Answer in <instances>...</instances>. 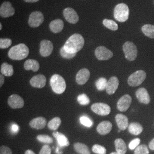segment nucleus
<instances>
[{"label": "nucleus", "instance_id": "obj_26", "mask_svg": "<svg viewBox=\"0 0 154 154\" xmlns=\"http://www.w3.org/2000/svg\"><path fill=\"white\" fill-rule=\"evenodd\" d=\"M114 143L116 151L119 154H125L126 153V144L123 139L121 138L116 139Z\"/></svg>", "mask_w": 154, "mask_h": 154}, {"label": "nucleus", "instance_id": "obj_41", "mask_svg": "<svg viewBox=\"0 0 154 154\" xmlns=\"http://www.w3.org/2000/svg\"><path fill=\"white\" fill-rule=\"evenodd\" d=\"M51 149L49 146L45 144L41 149L39 154H51Z\"/></svg>", "mask_w": 154, "mask_h": 154}, {"label": "nucleus", "instance_id": "obj_22", "mask_svg": "<svg viewBox=\"0 0 154 154\" xmlns=\"http://www.w3.org/2000/svg\"><path fill=\"white\" fill-rule=\"evenodd\" d=\"M63 26L64 23L61 19H56L50 23V29L53 33H60L63 30Z\"/></svg>", "mask_w": 154, "mask_h": 154}, {"label": "nucleus", "instance_id": "obj_21", "mask_svg": "<svg viewBox=\"0 0 154 154\" xmlns=\"http://www.w3.org/2000/svg\"><path fill=\"white\" fill-rule=\"evenodd\" d=\"M112 128V123L109 121H103L100 123L97 128V130L99 134L105 135L110 133Z\"/></svg>", "mask_w": 154, "mask_h": 154}, {"label": "nucleus", "instance_id": "obj_1", "mask_svg": "<svg viewBox=\"0 0 154 154\" xmlns=\"http://www.w3.org/2000/svg\"><path fill=\"white\" fill-rule=\"evenodd\" d=\"M85 44V40L79 34H74L66 41L63 48L66 51L70 53L77 54L82 49Z\"/></svg>", "mask_w": 154, "mask_h": 154}, {"label": "nucleus", "instance_id": "obj_18", "mask_svg": "<svg viewBox=\"0 0 154 154\" xmlns=\"http://www.w3.org/2000/svg\"><path fill=\"white\" fill-rule=\"evenodd\" d=\"M119 86V80L116 77L110 78L107 82L106 86V92L109 95H112L116 93Z\"/></svg>", "mask_w": 154, "mask_h": 154}, {"label": "nucleus", "instance_id": "obj_13", "mask_svg": "<svg viewBox=\"0 0 154 154\" xmlns=\"http://www.w3.org/2000/svg\"><path fill=\"white\" fill-rule=\"evenodd\" d=\"M63 14L66 21L72 24H75L79 21V16L73 9L67 8L63 11Z\"/></svg>", "mask_w": 154, "mask_h": 154}, {"label": "nucleus", "instance_id": "obj_8", "mask_svg": "<svg viewBox=\"0 0 154 154\" xmlns=\"http://www.w3.org/2000/svg\"><path fill=\"white\" fill-rule=\"evenodd\" d=\"M95 55L99 61H106L113 57V53L105 46H100L95 50Z\"/></svg>", "mask_w": 154, "mask_h": 154}, {"label": "nucleus", "instance_id": "obj_7", "mask_svg": "<svg viewBox=\"0 0 154 154\" xmlns=\"http://www.w3.org/2000/svg\"><path fill=\"white\" fill-rule=\"evenodd\" d=\"M44 15L41 11H34L30 14L28 23L32 28H37L44 22Z\"/></svg>", "mask_w": 154, "mask_h": 154}, {"label": "nucleus", "instance_id": "obj_33", "mask_svg": "<svg viewBox=\"0 0 154 154\" xmlns=\"http://www.w3.org/2000/svg\"><path fill=\"white\" fill-rule=\"evenodd\" d=\"M77 100L80 105H83V106L88 105L90 102L88 97L85 94L79 95L77 98Z\"/></svg>", "mask_w": 154, "mask_h": 154}, {"label": "nucleus", "instance_id": "obj_6", "mask_svg": "<svg viewBox=\"0 0 154 154\" xmlns=\"http://www.w3.org/2000/svg\"><path fill=\"white\" fill-rule=\"evenodd\" d=\"M146 73L143 70H138L130 75L127 80L128 84L131 87L140 85L146 78Z\"/></svg>", "mask_w": 154, "mask_h": 154}, {"label": "nucleus", "instance_id": "obj_39", "mask_svg": "<svg viewBox=\"0 0 154 154\" xmlns=\"http://www.w3.org/2000/svg\"><path fill=\"white\" fill-rule=\"evenodd\" d=\"M80 122L85 126L90 127L93 125V122L86 116H82L80 118Z\"/></svg>", "mask_w": 154, "mask_h": 154}, {"label": "nucleus", "instance_id": "obj_43", "mask_svg": "<svg viewBox=\"0 0 154 154\" xmlns=\"http://www.w3.org/2000/svg\"><path fill=\"white\" fill-rule=\"evenodd\" d=\"M11 130L13 132H17L18 131V126L16 124H14L11 126Z\"/></svg>", "mask_w": 154, "mask_h": 154}, {"label": "nucleus", "instance_id": "obj_42", "mask_svg": "<svg viewBox=\"0 0 154 154\" xmlns=\"http://www.w3.org/2000/svg\"><path fill=\"white\" fill-rule=\"evenodd\" d=\"M0 154H12V151L9 147L2 146L0 148Z\"/></svg>", "mask_w": 154, "mask_h": 154}, {"label": "nucleus", "instance_id": "obj_45", "mask_svg": "<svg viewBox=\"0 0 154 154\" xmlns=\"http://www.w3.org/2000/svg\"><path fill=\"white\" fill-rule=\"evenodd\" d=\"M149 148L151 150H154V138L149 142Z\"/></svg>", "mask_w": 154, "mask_h": 154}, {"label": "nucleus", "instance_id": "obj_44", "mask_svg": "<svg viewBox=\"0 0 154 154\" xmlns=\"http://www.w3.org/2000/svg\"><path fill=\"white\" fill-rule=\"evenodd\" d=\"M4 81H5L4 75H2V74H1V75H0V87L2 86V85H4Z\"/></svg>", "mask_w": 154, "mask_h": 154}, {"label": "nucleus", "instance_id": "obj_30", "mask_svg": "<svg viewBox=\"0 0 154 154\" xmlns=\"http://www.w3.org/2000/svg\"><path fill=\"white\" fill-rule=\"evenodd\" d=\"M61 124V119L59 117H55L51 119L48 124V128L52 130H57Z\"/></svg>", "mask_w": 154, "mask_h": 154}, {"label": "nucleus", "instance_id": "obj_27", "mask_svg": "<svg viewBox=\"0 0 154 154\" xmlns=\"http://www.w3.org/2000/svg\"><path fill=\"white\" fill-rule=\"evenodd\" d=\"M1 72L6 77H11L13 74V67L8 63H3L1 66Z\"/></svg>", "mask_w": 154, "mask_h": 154}, {"label": "nucleus", "instance_id": "obj_10", "mask_svg": "<svg viewBox=\"0 0 154 154\" xmlns=\"http://www.w3.org/2000/svg\"><path fill=\"white\" fill-rule=\"evenodd\" d=\"M132 98L128 94L122 96L117 102V109L121 112H125L128 109L131 104Z\"/></svg>", "mask_w": 154, "mask_h": 154}, {"label": "nucleus", "instance_id": "obj_12", "mask_svg": "<svg viewBox=\"0 0 154 154\" xmlns=\"http://www.w3.org/2000/svg\"><path fill=\"white\" fill-rule=\"evenodd\" d=\"M15 13V9L11 5L10 2L6 1L2 3L0 7V16L3 18H8L13 16Z\"/></svg>", "mask_w": 154, "mask_h": 154}, {"label": "nucleus", "instance_id": "obj_16", "mask_svg": "<svg viewBox=\"0 0 154 154\" xmlns=\"http://www.w3.org/2000/svg\"><path fill=\"white\" fill-rule=\"evenodd\" d=\"M136 97L140 103L149 104L150 102V97L147 90L144 88H138L136 93Z\"/></svg>", "mask_w": 154, "mask_h": 154}, {"label": "nucleus", "instance_id": "obj_4", "mask_svg": "<svg viewBox=\"0 0 154 154\" xmlns=\"http://www.w3.org/2000/svg\"><path fill=\"white\" fill-rule=\"evenodd\" d=\"M130 10L126 4L120 3L116 5L114 11V16L116 21L120 22L126 21L129 17Z\"/></svg>", "mask_w": 154, "mask_h": 154}, {"label": "nucleus", "instance_id": "obj_36", "mask_svg": "<svg viewBox=\"0 0 154 154\" xmlns=\"http://www.w3.org/2000/svg\"><path fill=\"white\" fill-rule=\"evenodd\" d=\"M92 150L94 153L97 154H106L107 152V150L105 147L99 144L94 145Z\"/></svg>", "mask_w": 154, "mask_h": 154}, {"label": "nucleus", "instance_id": "obj_48", "mask_svg": "<svg viewBox=\"0 0 154 154\" xmlns=\"http://www.w3.org/2000/svg\"><path fill=\"white\" fill-rule=\"evenodd\" d=\"M56 152L59 154H62V152H61V151H60V149H59L58 148H57V151H56Z\"/></svg>", "mask_w": 154, "mask_h": 154}, {"label": "nucleus", "instance_id": "obj_25", "mask_svg": "<svg viewBox=\"0 0 154 154\" xmlns=\"http://www.w3.org/2000/svg\"><path fill=\"white\" fill-rule=\"evenodd\" d=\"M128 131L134 135H138L140 134L143 130V126L137 122H132L130 123L128 127Z\"/></svg>", "mask_w": 154, "mask_h": 154}, {"label": "nucleus", "instance_id": "obj_38", "mask_svg": "<svg viewBox=\"0 0 154 154\" xmlns=\"http://www.w3.org/2000/svg\"><path fill=\"white\" fill-rule=\"evenodd\" d=\"M60 54L62 57H63L65 59H72L77 54H72V53H68L65 50L63 46L61 48V49H60Z\"/></svg>", "mask_w": 154, "mask_h": 154}, {"label": "nucleus", "instance_id": "obj_23", "mask_svg": "<svg viewBox=\"0 0 154 154\" xmlns=\"http://www.w3.org/2000/svg\"><path fill=\"white\" fill-rule=\"evenodd\" d=\"M53 136L56 139L58 144L61 147H66L70 144V142L65 135L61 132L54 131L53 133Z\"/></svg>", "mask_w": 154, "mask_h": 154}, {"label": "nucleus", "instance_id": "obj_20", "mask_svg": "<svg viewBox=\"0 0 154 154\" xmlns=\"http://www.w3.org/2000/svg\"><path fill=\"white\" fill-rule=\"evenodd\" d=\"M47 121L45 118L44 117H37L34 119H33L29 123V125L32 128L37 129V130H41L46 126Z\"/></svg>", "mask_w": 154, "mask_h": 154}, {"label": "nucleus", "instance_id": "obj_29", "mask_svg": "<svg viewBox=\"0 0 154 154\" xmlns=\"http://www.w3.org/2000/svg\"><path fill=\"white\" fill-rule=\"evenodd\" d=\"M74 147L79 154H90L88 147L83 143H75L74 145Z\"/></svg>", "mask_w": 154, "mask_h": 154}, {"label": "nucleus", "instance_id": "obj_49", "mask_svg": "<svg viewBox=\"0 0 154 154\" xmlns=\"http://www.w3.org/2000/svg\"><path fill=\"white\" fill-rule=\"evenodd\" d=\"M110 154H119V153H118L117 152H112V153H111Z\"/></svg>", "mask_w": 154, "mask_h": 154}, {"label": "nucleus", "instance_id": "obj_9", "mask_svg": "<svg viewBox=\"0 0 154 154\" xmlns=\"http://www.w3.org/2000/svg\"><path fill=\"white\" fill-rule=\"evenodd\" d=\"M91 109L95 114L101 116L109 115L111 112V107L104 103H95L91 106Z\"/></svg>", "mask_w": 154, "mask_h": 154}, {"label": "nucleus", "instance_id": "obj_40", "mask_svg": "<svg viewBox=\"0 0 154 154\" xmlns=\"http://www.w3.org/2000/svg\"><path fill=\"white\" fill-rule=\"evenodd\" d=\"M140 143V139L139 138H136L135 139H133L130 142V143H129V145H128V147L131 150L135 149L139 146Z\"/></svg>", "mask_w": 154, "mask_h": 154}, {"label": "nucleus", "instance_id": "obj_15", "mask_svg": "<svg viewBox=\"0 0 154 154\" xmlns=\"http://www.w3.org/2000/svg\"><path fill=\"white\" fill-rule=\"evenodd\" d=\"M46 78L45 76L42 74L35 75L30 80V85L35 88H42L46 85Z\"/></svg>", "mask_w": 154, "mask_h": 154}, {"label": "nucleus", "instance_id": "obj_24", "mask_svg": "<svg viewBox=\"0 0 154 154\" xmlns=\"http://www.w3.org/2000/svg\"><path fill=\"white\" fill-rule=\"evenodd\" d=\"M24 68L26 70H32L33 72H37L39 69L38 62L35 60L29 59L25 61L24 63Z\"/></svg>", "mask_w": 154, "mask_h": 154}, {"label": "nucleus", "instance_id": "obj_51", "mask_svg": "<svg viewBox=\"0 0 154 154\" xmlns=\"http://www.w3.org/2000/svg\"><path fill=\"white\" fill-rule=\"evenodd\" d=\"M121 131V130H118V132H119L120 131Z\"/></svg>", "mask_w": 154, "mask_h": 154}, {"label": "nucleus", "instance_id": "obj_31", "mask_svg": "<svg viewBox=\"0 0 154 154\" xmlns=\"http://www.w3.org/2000/svg\"><path fill=\"white\" fill-rule=\"evenodd\" d=\"M103 24L106 28L110 29L112 31H116L118 29V26L116 22L114 21L113 20H109V19H105L103 21Z\"/></svg>", "mask_w": 154, "mask_h": 154}, {"label": "nucleus", "instance_id": "obj_35", "mask_svg": "<svg viewBox=\"0 0 154 154\" xmlns=\"http://www.w3.org/2000/svg\"><path fill=\"white\" fill-rule=\"evenodd\" d=\"M37 139L41 143L50 144L53 142V138L47 135H39L37 137Z\"/></svg>", "mask_w": 154, "mask_h": 154}, {"label": "nucleus", "instance_id": "obj_50", "mask_svg": "<svg viewBox=\"0 0 154 154\" xmlns=\"http://www.w3.org/2000/svg\"><path fill=\"white\" fill-rule=\"evenodd\" d=\"M2 24L1 23H0V30H2Z\"/></svg>", "mask_w": 154, "mask_h": 154}, {"label": "nucleus", "instance_id": "obj_28", "mask_svg": "<svg viewBox=\"0 0 154 154\" xmlns=\"http://www.w3.org/2000/svg\"><path fill=\"white\" fill-rule=\"evenodd\" d=\"M142 33L149 38L154 39V25L146 24L142 27Z\"/></svg>", "mask_w": 154, "mask_h": 154}, {"label": "nucleus", "instance_id": "obj_11", "mask_svg": "<svg viewBox=\"0 0 154 154\" xmlns=\"http://www.w3.org/2000/svg\"><path fill=\"white\" fill-rule=\"evenodd\" d=\"M53 45L52 42L49 40H42L40 43L39 53L44 57L49 56L53 52Z\"/></svg>", "mask_w": 154, "mask_h": 154}, {"label": "nucleus", "instance_id": "obj_32", "mask_svg": "<svg viewBox=\"0 0 154 154\" xmlns=\"http://www.w3.org/2000/svg\"><path fill=\"white\" fill-rule=\"evenodd\" d=\"M107 82L105 78H100L95 82L96 88L99 91H103L106 88Z\"/></svg>", "mask_w": 154, "mask_h": 154}, {"label": "nucleus", "instance_id": "obj_3", "mask_svg": "<svg viewBox=\"0 0 154 154\" xmlns=\"http://www.w3.org/2000/svg\"><path fill=\"white\" fill-rule=\"evenodd\" d=\"M50 83L53 91L56 94H61L65 91L66 84L63 77L58 75L54 74L50 78Z\"/></svg>", "mask_w": 154, "mask_h": 154}, {"label": "nucleus", "instance_id": "obj_47", "mask_svg": "<svg viewBox=\"0 0 154 154\" xmlns=\"http://www.w3.org/2000/svg\"><path fill=\"white\" fill-rule=\"evenodd\" d=\"M26 2H30V3H33V2H38L39 0H24Z\"/></svg>", "mask_w": 154, "mask_h": 154}, {"label": "nucleus", "instance_id": "obj_46", "mask_svg": "<svg viewBox=\"0 0 154 154\" xmlns=\"http://www.w3.org/2000/svg\"><path fill=\"white\" fill-rule=\"evenodd\" d=\"M25 154H35L34 152H33V151H32V150H30V149H28V150H26V151H25Z\"/></svg>", "mask_w": 154, "mask_h": 154}, {"label": "nucleus", "instance_id": "obj_17", "mask_svg": "<svg viewBox=\"0 0 154 154\" xmlns=\"http://www.w3.org/2000/svg\"><path fill=\"white\" fill-rule=\"evenodd\" d=\"M90 76V72L88 69H82L77 72L76 82L78 85H83L88 81Z\"/></svg>", "mask_w": 154, "mask_h": 154}, {"label": "nucleus", "instance_id": "obj_19", "mask_svg": "<svg viewBox=\"0 0 154 154\" xmlns=\"http://www.w3.org/2000/svg\"><path fill=\"white\" fill-rule=\"evenodd\" d=\"M116 121L117 126L121 131H124L128 127V119L126 116L118 114L116 116Z\"/></svg>", "mask_w": 154, "mask_h": 154}, {"label": "nucleus", "instance_id": "obj_34", "mask_svg": "<svg viewBox=\"0 0 154 154\" xmlns=\"http://www.w3.org/2000/svg\"><path fill=\"white\" fill-rule=\"evenodd\" d=\"M134 154H149V149L146 144H141L135 149Z\"/></svg>", "mask_w": 154, "mask_h": 154}, {"label": "nucleus", "instance_id": "obj_5", "mask_svg": "<svg viewBox=\"0 0 154 154\" xmlns=\"http://www.w3.org/2000/svg\"><path fill=\"white\" fill-rule=\"evenodd\" d=\"M123 50L127 60L134 61L137 57L138 49L136 45L132 42L127 41L123 45Z\"/></svg>", "mask_w": 154, "mask_h": 154}, {"label": "nucleus", "instance_id": "obj_2", "mask_svg": "<svg viewBox=\"0 0 154 154\" xmlns=\"http://www.w3.org/2000/svg\"><path fill=\"white\" fill-rule=\"evenodd\" d=\"M29 54L28 46L24 44L14 46L8 52L9 57L13 60L20 61L26 58Z\"/></svg>", "mask_w": 154, "mask_h": 154}, {"label": "nucleus", "instance_id": "obj_14", "mask_svg": "<svg viewBox=\"0 0 154 154\" xmlns=\"http://www.w3.org/2000/svg\"><path fill=\"white\" fill-rule=\"evenodd\" d=\"M9 106L12 109H20L24 106V100L22 98L17 94L11 95L8 100Z\"/></svg>", "mask_w": 154, "mask_h": 154}, {"label": "nucleus", "instance_id": "obj_37", "mask_svg": "<svg viewBox=\"0 0 154 154\" xmlns=\"http://www.w3.org/2000/svg\"><path fill=\"white\" fill-rule=\"evenodd\" d=\"M12 44L11 39L9 38L0 39V48L1 49L9 48Z\"/></svg>", "mask_w": 154, "mask_h": 154}]
</instances>
